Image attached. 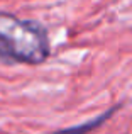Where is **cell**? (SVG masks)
Here are the masks:
<instances>
[{"instance_id":"cell-1","label":"cell","mask_w":132,"mask_h":134,"mask_svg":"<svg viewBox=\"0 0 132 134\" xmlns=\"http://www.w3.org/2000/svg\"><path fill=\"white\" fill-rule=\"evenodd\" d=\"M0 54L27 65H39L49 56L47 34L39 24L0 14Z\"/></svg>"},{"instance_id":"cell-2","label":"cell","mask_w":132,"mask_h":134,"mask_svg":"<svg viewBox=\"0 0 132 134\" xmlns=\"http://www.w3.org/2000/svg\"><path fill=\"white\" fill-rule=\"evenodd\" d=\"M113 112H115V107L109 109L105 114L98 115L97 119H93V121H90V122H85V124H81V126H75V127H69V129H63V131H58V132H54V134H86V132L93 131V129H97L98 126H102L103 122H105L107 119L113 114Z\"/></svg>"}]
</instances>
